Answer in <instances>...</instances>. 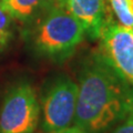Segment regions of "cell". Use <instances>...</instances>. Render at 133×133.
Instances as JSON below:
<instances>
[{
    "instance_id": "obj_1",
    "label": "cell",
    "mask_w": 133,
    "mask_h": 133,
    "mask_svg": "<svg viewBox=\"0 0 133 133\" xmlns=\"http://www.w3.org/2000/svg\"><path fill=\"white\" fill-rule=\"evenodd\" d=\"M133 88L101 55L83 66L73 123L85 133H105L130 114Z\"/></svg>"
},
{
    "instance_id": "obj_2",
    "label": "cell",
    "mask_w": 133,
    "mask_h": 133,
    "mask_svg": "<svg viewBox=\"0 0 133 133\" xmlns=\"http://www.w3.org/2000/svg\"><path fill=\"white\" fill-rule=\"evenodd\" d=\"M84 35L83 26L61 0L50 6L37 21L30 39L37 53L48 59L61 61L74 52Z\"/></svg>"
},
{
    "instance_id": "obj_3",
    "label": "cell",
    "mask_w": 133,
    "mask_h": 133,
    "mask_svg": "<svg viewBox=\"0 0 133 133\" xmlns=\"http://www.w3.org/2000/svg\"><path fill=\"white\" fill-rule=\"evenodd\" d=\"M40 121V103L32 85L21 82L7 93L0 110V133H35Z\"/></svg>"
},
{
    "instance_id": "obj_4",
    "label": "cell",
    "mask_w": 133,
    "mask_h": 133,
    "mask_svg": "<svg viewBox=\"0 0 133 133\" xmlns=\"http://www.w3.org/2000/svg\"><path fill=\"white\" fill-rule=\"evenodd\" d=\"M78 99V83L61 76L49 83L41 98L40 118L44 133H51L74 121Z\"/></svg>"
},
{
    "instance_id": "obj_5",
    "label": "cell",
    "mask_w": 133,
    "mask_h": 133,
    "mask_svg": "<svg viewBox=\"0 0 133 133\" xmlns=\"http://www.w3.org/2000/svg\"><path fill=\"white\" fill-rule=\"evenodd\" d=\"M102 57L110 66L133 88V35L118 23L104 22L100 32Z\"/></svg>"
},
{
    "instance_id": "obj_6",
    "label": "cell",
    "mask_w": 133,
    "mask_h": 133,
    "mask_svg": "<svg viewBox=\"0 0 133 133\" xmlns=\"http://www.w3.org/2000/svg\"><path fill=\"white\" fill-rule=\"evenodd\" d=\"M63 5L84 28L90 38H99L104 24V0H62Z\"/></svg>"
},
{
    "instance_id": "obj_7",
    "label": "cell",
    "mask_w": 133,
    "mask_h": 133,
    "mask_svg": "<svg viewBox=\"0 0 133 133\" xmlns=\"http://www.w3.org/2000/svg\"><path fill=\"white\" fill-rule=\"evenodd\" d=\"M50 0H0V6L14 19L27 20L35 17Z\"/></svg>"
},
{
    "instance_id": "obj_8",
    "label": "cell",
    "mask_w": 133,
    "mask_h": 133,
    "mask_svg": "<svg viewBox=\"0 0 133 133\" xmlns=\"http://www.w3.org/2000/svg\"><path fill=\"white\" fill-rule=\"evenodd\" d=\"M110 8L118 24L132 30L133 28V8L130 0H109Z\"/></svg>"
},
{
    "instance_id": "obj_9",
    "label": "cell",
    "mask_w": 133,
    "mask_h": 133,
    "mask_svg": "<svg viewBox=\"0 0 133 133\" xmlns=\"http://www.w3.org/2000/svg\"><path fill=\"white\" fill-rule=\"evenodd\" d=\"M14 18L0 6V51L5 49L12 37Z\"/></svg>"
},
{
    "instance_id": "obj_10",
    "label": "cell",
    "mask_w": 133,
    "mask_h": 133,
    "mask_svg": "<svg viewBox=\"0 0 133 133\" xmlns=\"http://www.w3.org/2000/svg\"><path fill=\"white\" fill-rule=\"evenodd\" d=\"M112 133H133V118L129 115L127 120H124L122 124L114 129Z\"/></svg>"
},
{
    "instance_id": "obj_11",
    "label": "cell",
    "mask_w": 133,
    "mask_h": 133,
    "mask_svg": "<svg viewBox=\"0 0 133 133\" xmlns=\"http://www.w3.org/2000/svg\"><path fill=\"white\" fill-rule=\"evenodd\" d=\"M51 133H85L84 131L80 129L79 127H77L76 124L74 125H70V127H66L64 129H61V130H58L55 132H51Z\"/></svg>"
},
{
    "instance_id": "obj_12",
    "label": "cell",
    "mask_w": 133,
    "mask_h": 133,
    "mask_svg": "<svg viewBox=\"0 0 133 133\" xmlns=\"http://www.w3.org/2000/svg\"><path fill=\"white\" fill-rule=\"evenodd\" d=\"M130 116H132L133 118V99H132V107H131V111H130V114H129Z\"/></svg>"
},
{
    "instance_id": "obj_13",
    "label": "cell",
    "mask_w": 133,
    "mask_h": 133,
    "mask_svg": "<svg viewBox=\"0 0 133 133\" xmlns=\"http://www.w3.org/2000/svg\"><path fill=\"white\" fill-rule=\"evenodd\" d=\"M131 31H132V35H133V28H132V30H131Z\"/></svg>"
}]
</instances>
